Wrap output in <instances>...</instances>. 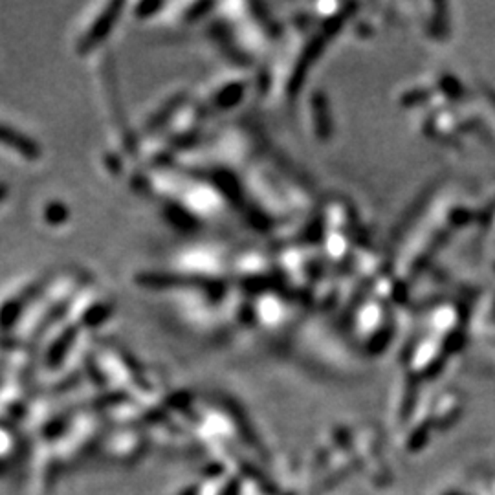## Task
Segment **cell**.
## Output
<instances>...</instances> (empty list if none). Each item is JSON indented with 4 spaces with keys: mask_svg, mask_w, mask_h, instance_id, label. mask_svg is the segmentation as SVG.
Here are the masks:
<instances>
[{
    "mask_svg": "<svg viewBox=\"0 0 495 495\" xmlns=\"http://www.w3.org/2000/svg\"><path fill=\"white\" fill-rule=\"evenodd\" d=\"M121 8H123V4H120V2H114V4H110L109 8H107V10L101 13L100 19L95 20L94 24H92L91 30H88V33H86V36L83 37V40H81L79 52H88L91 48H94L97 42H101V40L109 36L110 28L114 26V22H116V19H118V13H120Z\"/></svg>",
    "mask_w": 495,
    "mask_h": 495,
    "instance_id": "obj_1",
    "label": "cell"
},
{
    "mask_svg": "<svg viewBox=\"0 0 495 495\" xmlns=\"http://www.w3.org/2000/svg\"><path fill=\"white\" fill-rule=\"evenodd\" d=\"M0 143L17 150L19 155H22L24 158H30V160H36V158L40 156V149L36 141L30 140L28 136L20 134V132H17V130H13L8 125H0Z\"/></svg>",
    "mask_w": 495,
    "mask_h": 495,
    "instance_id": "obj_2",
    "label": "cell"
},
{
    "mask_svg": "<svg viewBox=\"0 0 495 495\" xmlns=\"http://www.w3.org/2000/svg\"><path fill=\"white\" fill-rule=\"evenodd\" d=\"M110 312H112V306L110 305H95L94 308H91L83 315V325H100L101 321L109 317Z\"/></svg>",
    "mask_w": 495,
    "mask_h": 495,
    "instance_id": "obj_3",
    "label": "cell"
},
{
    "mask_svg": "<svg viewBox=\"0 0 495 495\" xmlns=\"http://www.w3.org/2000/svg\"><path fill=\"white\" fill-rule=\"evenodd\" d=\"M182 100H184V95H178V97H175V100L171 101L169 105H167V109H162L158 114L152 118V121L149 123V129H155V127H160L162 123H164L165 120H167V116L171 114V112H175L176 110V107H178V103H182Z\"/></svg>",
    "mask_w": 495,
    "mask_h": 495,
    "instance_id": "obj_4",
    "label": "cell"
},
{
    "mask_svg": "<svg viewBox=\"0 0 495 495\" xmlns=\"http://www.w3.org/2000/svg\"><path fill=\"white\" fill-rule=\"evenodd\" d=\"M66 219V207L61 204H52L48 205L46 210V222H52V224H61L65 222Z\"/></svg>",
    "mask_w": 495,
    "mask_h": 495,
    "instance_id": "obj_5",
    "label": "cell"
},
{
    "mask_svg": "<svg viewBox=\"0 0 495 495\" xmlns=\"http://www.w3.org/2000/svg\"><path fill=\"white\" fill-rule=\"evenodd\" d=\"M162 4L160 2H155V4H150V2H143V4L138 6V15L140 17H149V13H152V11L160 10Z\"/></svg>",
    "mask_w": 495,
    "mask_h": 495,
    "instance_id": "obj_6",
    "label": "cell"
},
{
    "mask_svg": "<svg viewBox=\"0 0 495 495\" xmlns=\"http://www.w3.org/2000/svg\"><path fill=\"white\" fill-rule=\"evenodd\" d=\"M6 193H8V185H6V184H0V201L4 198Z\"/></svg>",
    "mask_w": 495,
    "mask_h": 495,
    "instance_id": "obj_7",
    "label": "cell"
}]
</instances>
